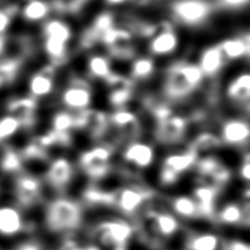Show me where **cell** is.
I'll list each match as a JSON object with an SVG mask.
<instances>
[{
  "label": "cell",
  "mask_w": 250,
  "mask_h": 250,
  "mask_svg": "<svg viewBox=\"0 0 250 250\" xmlns=\"http://www.w3.org/2000/svg\"><path fill=\"white\" fill-rule=\"evenodd\" d=\"M205 83L195 62L186 59L173 61L164 71L162 98L173 105L186 102L198 93Z\"/></svg>",
  "instance_id": "cell-1"
},
{
  "label": "cell",
  "mask_w": 250,
  "mask_h": 250,
  "mask_svg": "<svg viewBox=\"0 0 250 250\" xmlns=\"http://www.w3.org/2000/svg\"><path fill=\"white\" fill-rule=\"evenodd\" d=\"M39 46L46 62L61 69L71 57L75 31L65 17L52 16L40 25Z\"/></svg>",
  "instance_id": "cell-2"
},
{
  "label": "cell",
  "mask_w": 250,
  "mask_h": 250,
  "mask_svg": "<svg viewBox=\"0 0 250 250\" xmlns=\"http://www.w3.org/2000/svg\"><path fill=\"white\" fill-rule=\"evenodd\" d=\"M117 150L105 143H92L78 155L76 166L92 184H98L114 170Z\"/></svg>",
  "instance_id": "cell-3"
},
{
  "label": "cell",
  "mask_w": 250,
  "mask_h": 250,
  "mask_svg": "<svg viewBox=\"0 0 250 250\" xmlns=\"http://www.w3.org/2000/svg\"><path fill=\"white\" fill-rule=\"evenodd\" d=\"M60 108L78 113L93 106L95 89L84 75L69 74L66 83L56 92Z\"/></svg>",
  "instance_id": "cell-4"
},
{
  "label": "cell",
  "mask_w": 250,
  "mask_h": 250,
  "mask_svg": "<svg viewBox=\"0 0 250 250\" xmlns=\"http://www.w3.org/2000/svg\"><path fill=\"white\" fill-rule=\"evenodd\" d=\"M83 222V208L70 198L59 196L47 205L45 224L52 233L66 234L78 229Z\"/></svg>",
  "instance_id": "cell-5"
},
{
  "label": "cell",
  "mask_w": 250,
  "mask_h": 250,
  "mask_svg": "<svg viewBox=\"0 0 250 250\" xmlns=\"http://www.w3.org/2000/svg\"><path fill=\"white\" fill-rule=\"evenodd\" d=\"M214 12L212 0H170L168 3L169 19L177 26L188 29L204 26Z\"/></svg>",
  "instance_id": "cell-6"
},
{
  "label": "cell",
  "mask_w": 250,
  "mask_h": 250,
  "mask_svg": "<svg viewBox=\"0 0 250 250\" xmlns=\"http://www.w3.org/2000/svg\"><path fill=\"white\" fill-rule=\"evenodd\" d=\"M199 156L188 144L170 148L160 162L158 178L160 185L171 187L179 182L186 173L193 170Z\"/></svg>",
  "instance_id": "cell-7"
},
{
  "label": "cell",
  "mask_w": 250,
  "mask_h": 250,
  "mask_svg": "<svg viewBox=\"0 0 250 250\" xmlns=\"http://www.w3.org/2000/svg\"><path fill=\"white\" fill-rule=\"evenodd\" d=\"M191 124L187 114L175 111L162 121L154 123L153 136L156 145H162L168 149L175 148L187 143Z\"/></svg>",
  "instance_id": "cell-8"
},
{
  "label": "cell",
  "mask_w": 250,
  "mask_h": 250,
  "mask_svg": "<svg viewBox=\"0 0 250 250\" xmlns=\"http://www.w3.org/2000/svg\"><path fill=\"white\" fill-rule=\"evenodd\" d=\"M120 154L123 167L132 169V171H143L150 168L157 159V147L153 141L144 137L134 138L125 142L120 147L117 154Z\"/></svg>",
  "instance_id": "cell-9"
},
{
  "label": "cell",
  "mask_w": 250,
  "mask_h": 250,
  "mask_svg": "<svg viewBox=\"0 0 250 250\" xmlns=\"http://www.w3.org/2000/svg\"><path fill=\"white\" fill-rule=\"evenodd\" d=\"M198 184H207L223 190L233 178V170L216 154L200 156L193 168Z\"/></svg>",
  "instance_id": "cell-10"
},
{
  "label": "cell",
  "mask_w": 250,
  "mask_h": 250,
  "mask_svg": "<svg viewBox=\"0 0 250 250\" xmlns=\"http://www.w3.org/2000/svg\"><path fill=\"white\" fill-rule=\"evenodd\" d=\"M181 39L177 25L169 19L158 21V28L155 34L146 42V54L157 61L167 59L176 54L180 47Z\"/></svg>",
  "instance_id": "cell-11"
},
{
  "label": "cell",
  "mask_w": 250,
  "mask_h": 250,
  "mask_svg": "<svg viewBox=\"0 0 250 250\" xmlns=\"http://www.w3.org/2000/svg\"><path fill=\"white\" fill-rule=\"evenodd\" d=\"M59 70L46 62L31 71L26 78V95L39 102L55 96L59 90Z\"/></svg>",
  "instance_id": "cell-12"
},
{
  "label": "cell",
  "mask_w": 250,
  "mask_h": 250,
  "mask_svg": "<svg viewBox=\"0 0 250 250\" xmlns=\"http://www.w3.org/2000/svg\"><path fill=\"white\" fill-rule=\"evenodd\" d=\"M215 131L221 138L223 147L226 146L240 150L248 149L250 137L248 117L237 114L221 119Z\"/></svg>",
  "instance_id": "cell-13"
},
{
  "label": "cell",
  "mask_w": 250,
  "mask_h": 250,
  "mask_svg": "<svg viewBox=\"0 0 250 250\" xmlns=\"http://www.w3.org/2000/svg\"><path fill=\"white\" fill-rule=\"evenodd\" d=\"M76 170V163L68 156L60 154L48 160L43 179L51 189L62 193L73 182Z\"/></svg>",
  "instance_id": "cell-14"
},
{
  "label": "cell",
  "mask_w": 250,
  "mask_h": 250,
  "mask_svg": "<svg viewBox=\"0 0 250 250\" xmlns=\"http://www.w3.org/2000/svg\"><path fill=\"white\" fill-rule=\"evenodd\" d=\"M109 131L108 111L91 106L76 113V132H83L93 143L104 141Z\"/></svg>",
  "instance_id": "cell-15"
},
{
  "label": "cell",
  "mask_w": 250,
  "mask_h": 250,
  "mask_svg": "<svg viewBox=\"0 0 250 250\" xmlns=\"http://www.w3.org/2000/svg\"><path fill=\"white\" fill-rule=\"evenodd\" d=\"M154 191L138 184H129L115 190L114 207L123 215H134L153 198Z\"/></svg>",
  "instance_id": "cell-16"
},
{
  "label": "cell",
  "mask_w": 250,
  "mask_h": 250,
  "mask_svg": "<svg viewBox=\"0 0 250 250\" xmlns=\"http://www.w3.org/2000/svg\"><path fill=\"white\" fill-rule=\"evenodd\" d=\"M95 233L99 242L106 247L127 246L134 234V226L124 220H106L97 225Z\"/></svg>",
  "instance_id": "cell-17"
},
{
  "label": "cell",
  "mask_w": 250,
  "mask_h": 250,
  "mask_svg": "<svg viewBox=\"0 0 250 250\" xmlns=\"http://www.w3.org/2000/svg\"><path fill=\"white\" fill-rule=\"evenodd\" d=\"M13 192L19 208H31L42 198L43 180L34 173L22 171L16 175Z\"/></svg>",
  "instance_id": "cell-18"
},
{
  "label": "cell",
  "mask_w": 250,
  "mask_h": 250,
  "mask_svg": "<svg viewBox=\"0 0 250 250\" xmlns=\"http://www.w3.org/2000/svg\"><path fill=\"white\" fill-rule=\"evenodd\" d=\"M224 98L231 105L238 108L240 114L249 117L250 74L248 69L239 71L229 80L224 88Z\"/></svg>",
  "instance_id": "cell-19"
},
{
  "label": "cell",
  "mask_w": 250,
  "mask_h": 250,
  "mask_svg": "<svg viewBox=\"0 0 250 250\" xmlns=\"http://www.w3.org/2000/svg\"><path fill=\"white\" fill-rule=\"evenodd\" d=\"M194 62L203 74L205 82H216L229 65L217 42L205 45Z\"/></svg>",
  "instance_id": "cell-20"
},
{
  "label": "cell",
  "mask_w": 250,
  "mask_h": 250,
  "mask_svg": "<svg viewBox=\"0 0 250 250\" xmlns=\"http://www.w3.org/2000/svg\"><path fill=\"white\" fill-rule=\"evenodd\" d=\"M113 62L104 51L89 52L84 60V77L91 83H104L114 71Z\"/></svg>",
  "instance_id": "cell-21"
},
{
  "label": "cell",
  "mask_w": 250,
  "mask_h": 250,
  "mask_svg": "<svg viewBox=\"0 0 250 250\" xmlns=\"http://www.w3.org/2000/svg\"><path fill=\"white\" fill-rule=\"evenodd\" d=\"M217 43L227 64L248 61L250 54V34L247 30L245 32L229 35Z\"/></svg>",
  "instance_id": "cell-22"
},
{
  "label": "cell",
  "mask_w": 250,
  "mask_h": 250,
  "mask_svg": "<svg viewBox=\"0 0 250 250\" xmlns=\"http://www.w3.org/2000/svg\"><path fill=\"white\" fill-rule=\"evenodd\" d=\"M18 4L17 17L31 25H41L54 16L51 0H22Z\"/></svg>",
  "instance_id": "cell-23"
},
{
  "label": "cell",
  "mask_w": 250,
  "mask_h": 250,
  "mask_svg": "<svg viewBox=\"0 0 250 250\" xmlns=\"http://www.w3.org/2000/svg\"><path fill=\"white\" fill-rule=\"evenodd\" d=\"M40 102L30 96L13 98L8 104L7 112L17 117L22 122L24 129H33L38 123V111Z\"/></svg>",
  "instance_id": "cell-24"
},
{
  "label": "cell",
  "mask_w": 250,
  "mask_h": 250,
  "mask_svg": "<svg viewBox=\"0 0 250 250\" xmlns=\"http://www.w3.org/2000/svg\"><path fill=\"white\" fill-rule=\"evenodd\" d=\"M146 221L149 225L150 233L160 238H170L180 229V223L176 215L167 211L149 209L146 213Z\"/></svg>",
  "instance_id": "cell-25"
},
{
  "label": "cell",
  "mask_w": 250,
  "mask_h": 250,
  "mask_svg": "<svg viewBox=\"0 0 250 250\" xmlns=\"http://www.w3.org/2000/svg\"><path fill=\"white\" fill-rule=\"evenodd\" d=\"M221 191L218 188L207 184H198L195 186L191 196L195 201L200 217L208 220L215 218L216 203Z\"/></svg>",
  "instance_id": "cell-26"
},
{
  "label": "cell",
  "mask_w": 250,
  "mask_h": 250,
  "mask_svg": "<svg viewBox=\"0 0 250 250\" xmlns=\"http://www.w3.org/2000/svg\"><path fill=\"white\" fill-rule=\"evenodd\" d=\"M26 223L19 207L11 204L0 205V236L13 237L23 233Z\"/></svg>",
  "instance_id": "cell-27"
},
{
  "label": "cell",
  "mask_w": 250,
  "mask_h": 250,
  "mask_svg": "<svg viewBox=\"0 0 250 250\" xmlns=\"http://www.w3.org/2000/svg\"><path fill=\"white\" fill-rule=\"evenodd\" d=\"M188 146L195 151L198 156L216 154L223 148L221 138L217 132L212 127H203L198 129L193 136L187 142Z\"/></svg>",
  "instance_id": "cell-28"
},
{
  "label": "cell",
  "mask_w": 250,
  "mask_h": 250,
  "mask_svg": "<svg viewBox=\"0 0 250 250\" xmlns=\"http://www.w3.org/2000/svg\"><path fill=\"white\" fill-rule=\"evenodd\" d=\"M158 64L154 57L145 53H138L134 59L128 62V73L126 74L132 82L144 83L149 82L157 74Z\"/></svg>",
  "instance_id": "cell-29"
},
{
  "label": "cell",
  "mask_w": 250,
  "mask_h": 250,
  "mask_svg": "<svg viewBox=\"0 0 250 250\" xmlns=\"http://www.w3.org/2000/svg\"><path fill=\"white\" fill-rule=\"evenodd\" d=\"M215 218L222 225H249V202L245 205L238 202H229L222 207L220 211L215 213Z\"/></svg>",
  "instance_id": "cell-30"
},
{
  "label": "cell",
  "mask_w": 250,
  "mask_h": 250,
  "mask_svg": "<svg viewBox=\"0 0 250 250\" xmlns=\"http://www.w3.org/2000/svg\"><path fill=\"white\" fill-rule=\"evenodd\" d=\"M83 202L90 207L113 208L115 201V190L110 191L102 189L98 184H91L83 191Z\"/></svg>",
  "instance_id": "cell-31"
},
{
  "label": "cell",
  "mask_w": 250,
  "mask_h": 250,
  "mask_svg": "<svg viewBox=\"0 0 250 250\" xmlns=\"http://www.w3.org/2000/svg\"><path fill=\"white\" fill-rule=\"evenodd\" d=\"M50 126L52 131L66 134H74L76 132V113L65 109L57 108L50 118Z\"/></svg>",
  "instance_id": "cell-32"
},
{
  "label": "cell",
  "mask_w": 250,
  "mask_h": 250,
  "mask_svg": "<svg viewBox=\"0 0 250 250\" xmlns=\"http://www.w3.org/2000/svg\"><path fill=\"white\" fill-rule=\"evenodd\" d=\"M221 239L212 231H202V233L192 234L187 239V250H218Z\"/></svg>",
  "instance_id": "cell-33"
},
{
  "label": "cell",
  "mask_w": 250,
  "mask_h": 250,
  "mask_svg": "<svg viewBox=\"0 0 250 250\" xmlns=\"http://www.w3.org/2000/svg\"><path fill=\"white\" fill-rule=\"evenodd\" d=\"M170 208L177 216L185 220L200 217L195 201L191 195L179 194L170 200Z\"/></svg>",
  "instance_id": "cell-34"
},
{
  "label": "cell",
  "mask_w": 250,
  "mask_h": 250,
  "mask_svg": "<svg viewBox=\"0 0 250 250\" xmlns=\"http://www.w3.org/2000/svg\"><path fill=\"white\" fill-rule=\"evenodd\" d=\"M23 129L22 122L13 114L6 112L0 115V145L6 144Z\"/></svg>",
  "instance_id": "cell-35"
},
{
  "label": "cell",
  "mask_w": 250,
  "mask_h": 250,
  "mask_svg": "<svg viewBox=\"0 0 250 250\" xmlns=\"http://www.w3.org/2000/svg\"><path fill=\"white\" fill-rule=\"evenodd\" d=\"M0 167L3 172L10 173V175H18V173L24 171V163L20 150L8 147L2 154Z\"/></svg>",
  "instance_id": "cell-36"
},
{
  "label": "cell",
  "mask_w": 250,
  "mask_h": 250,
  "mask_svg": "<svg viewBox=\"0 0 250 250\" xmlns=\"http://www.w3.org/2000/svg\"><path fill=\"white\" fill-rule=\"evenodd\" d=\"M17 10L18 4L0 6V35H8L17 18Z\"/></svg>",
  "instance_id": "cell-37"
},
{
  "label": "cell",
  "mask_w": 250,
  "mask_h": 250,
  "mask_svg": "<svg viewBox=\"0 0 250 250\" xmlns=\"http://www.w3.org/2000/svg\"><path fill=\"white\" fill-rule=\"evenodd\" d=\"M250 0H212L216 10L240 11L248 7Z\"/></svg>",
  "instance_id": "cell-38"
},
{
  "label": "cell",
  "mask_w": 250,
  "mask_h": 250,
  "mask_svg": "<svg viewBox=\"0 0 250 250\" xmlns=\"http://www.w3.org/2000/svg\"><path fill=\"white\" fill-rule=\"evenodd\" d=\"M238 176L239 179L244 181L245 184L248 186L250 180V156H249V149L243 150L242 158L238 165Z\"/></svg>",
  "instance_id": "cell-39"
},
{
  "label": "cell",
  "mask_w": 250,
  "mask_h": 250,
  "mask_svg": "<svg viewBox=\"0 0 250 250\" xmlns=\"http://www.w3.org/2000/svg\"><path fill=\"white\" fill-rule=\"evenodd\" d=\"M223 250H250L249 245L240 239H230L224 244Z\"/></svg>",
  "instance_id": "cell-40"
},
{
  "label": "cell",
  "mask_w": 250,
  "mask_h": 250,
  "mask_svg": "<svg viewBox=\"0 0 250 250\" xmlns=\"http://www.w3.org/2000/svg\"><path fill=\"white\" fill-rule=\"evenodd\" d=\"M102 2H104L110 10H114V9L126 6L127 3H129V0H102Z\"/></svg>",
  "instance_id": "cell-41"
},
{
  "label": "cell",
  "mask_w": 250,
  "mask_h": 250,
  "mask_svg": "<svg viewBox=\"0 0 250 250\" xmlns=\"http://www.w3.org/2000/svg\"><path fill=\"white\" fill-rule=\"evenodd\" d=\"M17 250H43L41 245L38 242H33V240H28L23 244H21Z\"/></svg>",
  "instance_id": "cell-42"
},
{
  "label": "cell",
  "mask_w": 250,
  "mask_h": 250,
  "mask_svg": "<svg viewBox=\"0 0 250 250\" xmlns=\"http://www.w3.org/2000/svg\"><path fill=\"white\" fill-rule=\"evenodd\" d=\"M9 47L8 35H0V59L6 55Z\"/></svg>",
  "instance_id": "cell-43"
},
{
  "label": "cell",
  "mask_w": 250,
  "mask_h": 250,
  "mask_svg": "<svg viewBox=\"0 0 250 250\" xmlns=\"http://www.w3.org/2000/svg\"><path fill=\"white\" fill-rule=\"evenodd\" d=\"M7 83H9L8 80L6 79V77H4L1 71H0V89H1L3 86H6Z\"/></svg>",
  "instance_id": "cell-44"
},
{
  "label": "cell",
  "mask_w": 250,
  "mask_h": 250,
  "mask_svg": "<svg viewBox=\"0 0 250 250\" xmlns=\"http://www.w3.org/2000/svg\"><path fill=\"white\" fill-rule=\"evenodd\" d=\"M83 250H101V249L98 246H96V245H88V246L83 247Z\"/></svg>",
  "instance_id": "cell-45"
},
{
  "label": "cell",
  "mask_w": 250,
  "mask_h": 250,
  "mask_svg": "<svg viewBox=\"0 0 250 250\" xmlns=\"http://www.w3.org/2000/svg\"><path fill=\"white\" fill-rule=\"evenodd\" d=\"M111 250H127V246H120V247H114V248H111Z\"/></svg>",
  "instance_id": "cell-46"
},
{
  "label": "cell",
  "mask_w": 250,
  "mask_h": 250,
  "mask_svg": "<svg viewBox=\"0 0 250 250\" xmlns=\"http://www.w3.org/2000/svg\"><path fill=\"white\" fill-rule=\"evenodd\" d=\"M15 250H17V249H15Z\"/></svg>",
  "instance_id": "cell-47"
},
{
  "label": "cell",
  "mask_w": 250,
  "mask_h": 250,
  "mask_svg": "<svg viewBox=\"0 0 250 250\" xmlns=\"http://www.w3.org/2000/svg\"><path fill=\"white\" fill-rule=\"evenodd\" d=\"M222 250H223V249H222Z\"/></svg>",
  "instance_id": "cell-48"
}]
</instances>
